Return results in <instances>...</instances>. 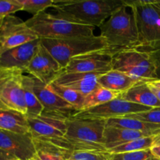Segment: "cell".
I'll return each mask as SVG.
<instances>
[{
    "label": "cell",
    "instance_id": "1",
    "mask_svg": "<svg viewBox=\"0 0 160 160\" xmlns=\"http://www.w3.org/2000/svg\"><path fill=\"white\" fill-rule=\"evenodd\" d=\"M122 0H56V15L78 24L99 28L118 8Z\"/></svg>",
    "mask_w": 160,
    "mask_h": 160
},
{
    "label": "cell",
    "instance_id": "21",
    "mask_svg": "<svg viewBox=\"0 0 160 160\" xmlns=\"http://www.w3.org/2000/svg\"><path fill=\"white\" fill-rule=\"evenodd\" d=\"M0 129L17 134H31L26 114L11 109H0Z\"/></svg>",
    "mask_w": 160,
    "mask_h": 160
},
{
    "label": "cell",
    "instance_id": "13",
    "mask_svg": "<svg viewBox=\"0 0 160 160\" xmlns=\"http://www.w3.org/2000/svg\"><path fill=\"white\" fill-rule=\"evenodd\" d=\"M61 71L62 69L57 61L47 48L40 43L26 73L43 84L49 85Z\"/></svg>",
    "mask_w": 160,
    "mask_h": 160
},
{
    "label": "cell",
    "instance_id": "37",
    "mask_svg": "<svg viewBox=\"0 0 160 160\" xmlns=\"http://www.w3.org/2000/svg\"><path fill=\"white\" fill-rule=\"evenodd\" d=\"M148 84L150 85L153 86V87H156L157 88L160 89V80H154V81H148Z\"/></svg>",
    "mask_w": 160,
    "mask_h": 160
},
{
    "label": "cell",
    "instance_id": "24",
    "mask_svg": "<svg viewBox=\"0 0 160 160\" xmlns=\"http://www.w3.org/2000/svg\"><path fill=\"white\" fill-rule=\"evenodd\" d=\"M23 88L28 118H34L42 115L44 110L42 105L34 91V78L30 75H23Z\"/></svg>",
    "mask_w": 160,
    "mask_h": 160
},
{
    "label": "cell",
    "instance_id": "17",
    "mask_svg": "<svg viewBox=\"0 0 160 160\" xmlns=\"http://www.w3.org/2000/svg\"><path fill=\"white\" fill-rule=\"evenodd\" d=\"M106 73H66L61 71L52 83L87 96L100 87L98 79Z\"/></svg>",
    "mask_w": 160,
    "mask_h": 160
},
{
    "label": "cell",
    "instance_id": "2",
    "mask_svg": "<svg viewBox=\"0 0 160 160\" xmlns=\"http://www.w3.org/2000/svg\"><path fill=\"white\" fill-rule=\"evenodd\" d=\"M67 123V132L63 138L47 142L72 152H107L103 142L106 120L70 119Z\"/></svg>",
    "mask_w": 160,
    "mask_h": 160
},
{
    "label": "cell",
    "instance_id": "26",
    "mask_svg": "<svg viewBox=\"0 0 160 160\" xmlns=\"http://www.w3.org/2000/svg\"><path fill=\"white\" fill-rule=\"evenodd\" d=\"M48 87L55 93H56L59 97H61L64 101H66L67 103L73 106L77 110H82L83 107H84V101H85V96L75 92V91L67 88L62 87V86L59 85V84H55V83L50 84Z\"/></svg>",
    "mask_w": 160,
    "mask_h": 160
},
{
    "label": "cell",
    "instance_id": "34",
    "mask_svg": "<svg viewBox=\"0 0 160 160\" xmlns=\"http://www.w3.org/2000/svg\"><path fill=\"white\" fill-rule=\"evenodd\" d=\"M150 151L155 159L160 160V144L153 145L150 148Z\"/></svg>",
    "mask_w": 160,
    "mask_h": 160
},
{
    "label": "cell",
    "instance_id": "22",
    "mask_svg": "<svg viewBox=\"0 0 160 160\" xmlns=\"http://www.w3.org/2000/svg\"><path fill=\"white\" fill-rule=\"evenodd\" d=\"M106 127L134 130L148 133L152 135H156L160 133V125L147 123L138 119L127 117H117L106 120Z\"/></svg>",
    "mask_w": 160,
    "mask_h": 160
},
{
    "label": "cell",
    "instance_id": "36",
    "mask_svg": "<svg viewBox=\"0 0 160 160\" xmlns=\"http://www.w3.org/2000/svg\"><path fill=\"white\" fill-rule=\"evenodd\" d=\"M147 84H148V83H147ZM148 85L149 86L150 89L152 91L153 93L156 95V96L157 97V98L159 100V102H160V89L157 88H156V87H153V86L150 85V84H148Z\"/></svg>",
    "mask_w": 160,
    "mask_h": 160
},
{
    "label": "cell",
    "instance_id": "40",
    "mask_svg": "<svg viewBox=\"0 0 160 160\" xmlns=\"http://www.w3.org/2000/svg\"><path fill=\"white\" fill-rule=\"evenodd\" d=\"M8 109L1 101H0V109Z\"/></svg>",
    "mask_w": 160,
    "mask_h": 160
},
{
    "label": "cell",
    "instance_id": "8",
    "mask_svg": "<svg viewBox=\"0 0 160 160\" xmlns=\"http://www.w3.org/2000/svg\"><path fill=\"white\" fill-rule=\"evenodd\" d=\"M23 78L20 70L0 67V101L8 109L26 114Z\"/></svg>",
    "mask_w": 160,
    "mask_h": 160
},
{
    "label": "cell",
    "instance_id": "12",
    "mask_svg": "<svg viewBox=\"0 0 160 160\" xmlns=\"http://www.w3.org/2000/svg\"><path fill=\"white\" fill-rule=\"evenodd\" d=\"M112 55L103 50L72 58L62 71L66 73H106L112 70Z\"/></svg>",
    "mask_w": 160,
    "mask_h": 160
},
{
    "label": "cell",
    "instance_id": "23",
    "mask_svg": "<svg viewBox=\"0 0 160 160\" xmlns=\"http://www.w3.org/2000/svg\"><path fill=\"white\" fill-rule=\"evenodd\" d=\"M33 139L36 149L35 160H69L72 152L47 141Z\"/></svg>",
    "mask_w": 160,
    "mask_h": 160
},
{
    "label": "cell",
    "instance_id": "14",
    "mask_svg": "<svg viewBox=\"0 0 160 160\" xmlns=\"http://www.w3.org/2000/svg\"><path fill=\"white\" fill-rule=\"evenodd\" d=\"M0 149L19 160L34 159L36 155L35 145L31 134H17L1 129Z\"/></svg>",
    "mask_w": 160,
    "mask_h": 160
},
{
    "label": "cell",
    "instance_id": "6",
    "mask_svg": "<svg viewBox=\"0 0 160 160\" xmlns=\"http://www.w3.org/2000/svg\"><path fill=\"white\" fill-rule=\"evenodd\" d=\"M25 22L40 38L59 39L95 35V27L73 23L46 12H41Z\"/></svg>",
    "mask_w": 160,
    "mask_h": 160
},
{
    "label": "cell",
    "instance_id": "20",
    "mask_svg": "<svg viewBox=\"0 0 160 160\" xmlns=\"http://www.w3.org/2000/svg\"><path fill=\"white\" fill-rule=\"evenodd\" d=\"M120 98L149 108L160 107V102L147 82H141L120 94Z\"/></svg>",
    "mask_w": 160,
    "mask_h": 160
},
{
    "label": "cell",
    "instance_id": "16",
    "mask_svg": "<svg viewBox=\"0 0 160 160\" xmlns=\"http://www.w3.org/2000/svg\"><path fill=\"white\" fill-rule=\"evenodd\" d=\"M40 43L41 38H39L3 52L0 55V67L26 73Z\"/></svg>",
    "mask_w": 160,
    "mask_h": 160
},
{
    "label": "cell",
    "instance_id": "11",
    "mask_svg": "<svg viewBox=\"0 0 160 160\" xmlns=\"http://www.w3.org/2000/svg\"><path fill=\"white\" fill-rule=\"evenodd\" d=\"M34 91L44 108L42 115L68 120L78 112L71 105L64 101L48 85L34 78Z\"/></svg>",
    "mask_w": 160,
    "mask_h": 160
},
{
    "label": "cell",
    "instance_id": "35",
    "mask_svg": "<svg viewBox=\"0 0 160 160\" xmlns=\"http://www.w3.org/2000/svg\"><path fill=\"white\" fill-rule=\"evenodd\" d=\"M14 158L6 152L0 149V160H10L13 159Z\"/></svg>",
    "mask_w": 160,
    "mask_h": 160
},
{
    "label": "cell",
    "instance_id": "39",
    "mask_svg": "<svg viewBox=\"0 0 160 160\" xmlns=\"http://www.w3.org/2000/svg\"><path fill=\"white\" fill-rule=\"evenodd\" d=\"M153 5L160 10V0H152Z\"/></svg>",
    "mask_w": 160,
    "mask_h": 160
},
{
    "label": "cell",
    "instance_id": "4",
    "mask_svg": "<svg viewBox=\"0 0 160 160\" xmlns=\"http://www.w3.org/2000/svg\"><path fill=\"white\" fill-rule=\"evenodd\" d=\"M124 3L133 13L138 29L135 49L151 53L160 51V10L152 0H129Z\"/></svg>",
    "mask_w": 160,
    "mask_h": 160
},
{
    "label": "cell",
    "instance_id": "41",
    "mask_svg": "<svg viewBox=\"0 0 160 160\" xmlns=\"http://www.w3.org/2000/svg\"><path fill=\"white\" fill-rule=\"evenodd\" d=\"M10 160H19V159H10Z\"/></svg>",
    "mask_w": 160,
    "mask_h": 160
},
{
    "label": "cell",
    "instance_id": "10",
    "mask_svg": "<svg viewBox=\"0 0 160 160\" xmlns=\"http://www.w3.org/2000/svg\"><path fill=\"white\" fill-rule=\"evenodd\" d=\"M39 38L26 22L16 16H8L0 26V55L6 50Z\"/></svg>",
    "mask_w": 160,
    "mask_h": 160
},
{
    "label": "cell",
    "instance_id": "33",
    "mask_svg": "<svg viewBox=\"0 0 160 160\" xmlns=\"http://www.w3.org/2000/svg\"><path fill=\"white\" fill-rule=\"evenodd\" d=\"M155 67L156 80H160V51L149 53Z\"/></svg>",
    "mask_w": 160,
    "mask_h": 160
},
{
    "label": "cell",
    "instance_id": "3",
    "mask_svg": "<svg viewBox=\"0 0 160 160\" xmlns=\"http://www.w3.org/2000/svg\"><path fill=\"white\" fill-rule=\"evenodd\" d=\"M123 4L99 27L101 37L106 42V50L113 56L123 50L136 48L138 29L133 13Z\"/></svg>",
    "mask_w": 160,
    "mask_h": 160
},
{
    "label": "cell",
    "instance_id": "32",
    "mask_svg": "<svg viewBox=\"0 0 160 160\" xmlns=\"http://www.w3.org/2000/svg\"><path fill=\"white\" fill-rule=\"evenodd\" d=\"M69 160H108L107 152H73Z\"/></svg>",
    "mask_w": 160,
    "mask_h": 160
},
{
    "label": "cell",
    "instance_id": "28",
    "mask_svg": "<svg viewBox=\"0 0 160 160\" xmlns=\"http://www.w3.org/2000/svg\"><path fill=\"white\" fill-rule=\"evenodd\" d=\"M22 6V10L32 14L33 17L45 12V9L52 8L54 0H18Z\"/></svg>",
    "mask_w": 160,
    "mask_h": 160
},
{
    "label": "cell",
    "instance_id": "29",
    "mask_svg": "<svg viewBox=\"0 0 160 160\" xmlns=\"http://www.w3.org/2000/svg\"><path fill=\"white\" fill-rule=\"evenodd\" d=\"M108 160H153L154 157L152 155L150 149L145 151L131 152L123 153L107 152Z\"/></svg>",
    "mask_w": 160,
    "mask_h": 160
},
{
    "label": "cell",
    "instance_id": "27",
    "mask_svg": "<svg viewBox=\"0 0 160 160\" xmlns=\"http://www.w3.org/2000/svg\"><path fill=\"white\" fill-rule=\"evenodd\" d=\"M155 136V135H154ZM154 136L141 138L107 151L109 153H123L148 150L154 144Z\"/></svg>",
    "mask_w": 160,
    "mask_h": 160
},
{
    "label": "cell",
    "instance_id": "25",
    "mask_svg": "<svg viewBox=\"0 0 160 160\" xmlns=\"http://www.w3.org/2000/svg\"><path fill=\"white\" fill-rule=\"evenodd\" d=\"M120 95V93L108 90V89L104 88L100 86L96 90L85 96V101H84V107H83L82 110L104 104L108 102L118 98Z\"/></svg>",
    "mask_w": 160,
    "mask_h": 160
},
{
    "label": "cell",
    "instance_id": "9",
    "mask_svg": "<svg viewBox=\"0 0 160 160\" xmlns=\"http://www.w3.org/2000/svg\"><path fill=\"white\" fill-rule=\"evenodd\" d=\"M152 108L130 102L118 98L104 104L84 110L78 111L70 119L108 120L117 117H125L133 113L145 112Z\"/></svg>",
    "mask_w": 160,
    "mask_h": 160
},
{
    "label": "cell",
    "instance_id": "7",
    "mask_svg": "<svg viewBox=\"0 0 160 160\" xmlns=\"http://www.w3.org/2000/svg\"><path fill=\"white\" fill-rule=\"evenodd\" d=\"M112 70L143 81L156 80L155 67L149 53L139 50H123L112 56Z\"/></svg>",
    "mask_w": 160,
    "mask_h": 160
},
{
    "label": "cell",
    "instance_id": "38",
    "mask_svg": "<svg viewBox=\"0 0 160 160\" xmlns=\"http://www.w3.org/2000/svg\"><path fill=\"white\" fill-rule=\"evenodd\" d=\"M156 144H160V133L154 136V144L153 145H156Z\"/></svg>",
    "mask_w": 160,
    "mask_h": 160
},
{
    "label": "cell",
    "instance_id": "19",
    "mask_svg": "<svg viewBox=\"0 0 160 160\" xmlns=\"http://www.w3.org/2000/svg\"><path fill=\"white\" fill-rule=\"evenodd\" d=\"M154 136L148 133L142 132L134 130L125 129V128L106 127L103 134V142L106 150L112 149L117 146L131 142L141 138Z\"/></svg>",
    "mask_w": 160,
    "mask_h": 160
},
{
    "label": "cell",
    "instance_id": "30",
    "mask_svg": "<svg viewBox=\"0 0 160 160\" xmlns=\"http://www.w3.org/2000/svg\"><path fill=\"white\" fill-rule=\"evenodd\" d=\"M125 117L138 119L142 121L153 123V124L160 125V107L152 108L149 110L145 111V112L129 114Z\"/></svg>",
    "mask_w": 160,
    "mask_h": 160
},
{
    "label": "cell",
    "instance_id": "42",
    "mask_svg": "<svg viewBox=\"0 0 160 160\" xmlns=\"http://www.w3.org/2000/svg\"><path fill=\"white\" fill-rule=\"evenodd\" d=\"M32 160H35V159H32Z\"/></svg>",
    "mask_w": 160,
    "mask_h": 160
},
{
    "label": "cell",
    "instance_id": "43",
    "mask_svg": "<svg viewBox=\"0 0 160 160\" xmlns=\"http://www.w3.org/2000/svg\"><path fill=\"white\" fill-rule=\"evenodd\" d=\"M153 160H156V159H153Z\"/></svg>",
    "mask_w": 160,
    "mask_h": 160
},
{
    "label": "cell",
    "instance_id": "15",
    "mask_svg": "<svg viewBox=\"0 0 160 160\" xmlns=\"http://www.w3.org/2000/svg\"><path fill=\"white\" fill-rule=\"evenodd\" d=\"M31 134L33 138L52 141L62 138L67 129V120L41 115L34 118H28Z\"/></svg>",
    "mask_w": 160,
    "mask_h": 160
},
{
    "label": "cell",
    "instance_id": "31",
    "mask_svg": "<svg viewBox=\"0 0 160 160\" xmlns=\"http://www.w3.org/2000/svg\"><path fill=\"white\" fill-rule=\"evenodd\" d=\"M21 10L18 0H0V26L6 17Z\"/></svg>",
    "mask_w": 160,
    "mask_h": 160
},
{
    "label": "cell",
    "instance_id": "5",
    "mask_svg": "<svg viewBox=\"0 0 160 160\" xmlns=\"http://www.w3.org/2000/svg\"><path fill=\"white\" fill-rule=\"evenodd\" d=\"M41 43L64 70L70 59L76 56L106 48V42L100 35L78 36L59 39L41 38Z\"/></svg>",
    "mask_w": 160,
    "mask_h": 160
},
{
    "label": "cell",
    "instance_id": "18",
    "mask_svg": "<svg viewBox=\"0 0 160 160\" xmlns=\"http://www.w3.org/2000/svg\"><path fill=\"white\" fill-rule=\"evenodd\" d=\"M98 84L104 88L122 94L136 84L141 82H147V81L135 79L124 73L111 70L104 74L101 75L98 78Z\"/></svg>",
    "mask_w": 160,
    "mask_h": 160
}]
</instances>
